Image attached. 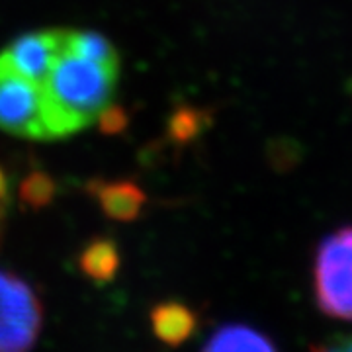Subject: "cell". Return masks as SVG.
<instances>
[{
	"instance_id": "1",
	"label": "cell",
	"mask_w": 352,
	"mask_h": 352,
	"mask_svg": "<svg viewBox=\"0 0 352 352\" xmlns=\"http://www.w3.org/2000/svg\"><path fill=\"white\" fill-rule=\"evenodd\" d=\"M120 78V57L98 32L65 30L63 50L45 78L47 141L75 135L112 108Z\"/></svg>"
},
{
	"instance_id": "4",
	"label": "cell",
	"mask_w": 352,
	"mask_h": 352,
	"mask_svg": "<svg viewBox=\"0 0 352 352\" xmlns=\"http://www.w3.org/2000/svg\"><path fill=\"white\" fill-rule=\"evenodd\" d=\"M0 129L14 138L47 141L43 87L0 59Z\"/></svg>"
},
{
	"instance_id": "5",
	"label": "cell",
	"mask_w": 352,
	"mask_h": 352,
	"mask_svg": "<svg viewBox=\"0 0 352 352\" xmlns=\"http://www.w3.org/2000/svg\"><path fill=\"white\" fill-rule=\"evenodd\" d=\"M63 41L65 30L61 28L25 32L0 51V59L16 73L43 85L63 50Z\"/></svg>"
},
{
	"instance_id": "8",
	"label": "cell",
	"mask_w": 352,
	"mask_h": 352,
	"mask_svg": "<svg viewBox=\"0 0 352 352\" xmlns=\"http://www.w3.org/2000/svg\"><path fill=\"white\" fill-rule=\"evenodd\" d=\"M201 352H278L272 340L261 331L231 323L215 331Z\"/></svg>"
},
{
	"instance_id": "12",
	"label": "cell",
	"mask_w": 352,
	"mask_h": 352,
	"mask_svg": "<svg viewBox=\"0 0 352 352\" xmlns=\"http://www.w3.org/2000/svg\"><path fill=\"white\" fill-rule=\"evenodd\" d=\"M339 346L342 349V352H352V335L351 337H342V339L337 340Z\"/></svg>"
},
{
	"instance_id": "7",
	"label": "cell",
	"mask_w": 352,
	"mask_h": 352,
	"mask_svg": "<svg viewBox=\"0 0 352 352\" xmlns=\"http://www.w3.org/2000/svg\"><path fill=\"white\" fill-rule=\"evenodd\" d=\"M94 196L104 214L116 221L135 219L145 204V194L138 184L118 180V182H94Z\"/></svg>"
},
{
	"instance_id": "2",
	"label": "cell",
	"mask_w": 352,
	"mask_h": 352,
	"mask_svg": "<svg viewBox=\"0 0 352 352\" xmlns=\"http://www.w3.org/2000/svg\"><path fill=\"white\" fill-rule=\"evenodd\" d=\"M314 294L323 314L352 321V226L340 227L319 243L314 261Z\"/></svg>"
},
{
	"instance_id": "9",
	"label": "cell",
	"mask_w": 352,
	"mask_h": 352,
	"mask_svg": "<svg viewBox=\"0 0 352 352\" xmlns=\"http://www.w3.org/2000/svg\"><path fill=\"white\" fill-rule=\"evenodd\" d=\"M78 268L92 282L106 284L113 280L120 270V251L110 239H92L80 251Z\"/></svg>"
},
{
	"instance_id": "13",
	"label": "cell",
	"mask_w": 352,
	"mask_h": 352,
	"mask_svg": "<svg viewBox=\"0 0 352 352\" xmlns=\"http://www.w3.org/2000/svg\"><path fill=\"white\" fill-rule=\"evenodd\" d=\"M4 214H6V201H0V241H2V229H4Z\"/></svg>"
},
{
	"instance_id": "11",
	"label": "cell",
	"mask_w": 352,
	"mask_h": 352,
	"mask_svg": "<svg viewBox=\"0 0 352 352\" xmlns=\"http://www.w3.org/2000/svg\"><path fill=\"white\" fill-rule=\"evenodd\" d=\"M311 352H342V349L339 346V342H327V344H317L311 349Z\"/></svg>"
},
{
	"instance_id": "6",
	"label": "cell",
	"mask_w": 352,
	"mask_h": 352,
	"mask_svg": "<svg viewBox=\"0 0 352 352\" xmlns=\"http://www.w3.org/2000/svg\"><path fill=\"white\" fill-rule=\"evenodd\" d=\"M198 327L196 314L180 302H163L151 309V329L163 344L180 346Z\"/></svg>"
},
{
	"instance_id": "3",
	"label": "cell",
	"mask_w": 352,
	"mask_h": 352,
	"mask_svg": "<svg viewBox=\"0 0 352 352\" xmlns=\"http://www.w3.org/2000/svg\"><path fill=\"white\" fill-rule=\"evenodd\" d=\"M43 329L41 300L24 278L0 270V352H32Z\"/></svg>"
},
{
	"instance_id": "10",
	"label": "cell",
	"mask_w": 352,
	"mask_h": 352,
	"mask_svg": "<svg viewBox=\"0 0 352 352\" xmlns=\"http://www.w3.org/2000/svg\"><path fill=\"white\" fill-rule=\"evenodd\" d=\"M20 194H22V200L25 204H30L32 208H39V206L50 204L53 194H55V184L51 182V178L47 175L34 173L22 182Z\"/></svg>"
}]
</instances>
